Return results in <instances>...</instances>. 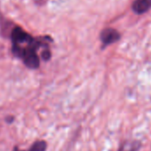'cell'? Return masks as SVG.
Wrapping results in <instances>:
<instances>
[{
    "label": "cell",
    "mask_w": 151,
    "mask_h": 151,
    "mask_svg": "<svg viewBox=\"0 0 151 151\" xmlns=\"http://www.w3.org/2000/svg\"><path fill=\"white\" fill-rule=\"evenodd\" d=\"M121 37L120 33L115 29H105L101 33V40L104 45H109L117 42Z\"/></svg>",
    "instance_id": "cell-1"
},
{
    "label": "cell",
    "mask_w": 151,
    "mask_h": 151,
    "mask_svg": "<svg viewBox=\"0 0 151 151\" xmlns=\"http://www.w3.org/2000/svg\"><path fill=\"white\" fill-rule=\"evenodd\" d=\"M12 40L14 45H20L22 43L30 44L33 41V38L23 29L17 27L12 32Z\"/></svg>",
    "instance_id": "cell-2"
},
{
    "label": "cell",
    "mask_w": 151,
    "mask_h": 151,
    "mask_svg": "<svg viewBox=\"0 0 151 151\" xmlns=\"http://www.w3.org/2000/svg\"><path fill=\"white\" fill-rule=\"evenodd\" d=\"M151 8V0H135L132 4V10L136 14H143Z\"/></svg>",
    "instance_id": "cell-3"
},
{
    "label": "cell",
    "mask_w": 151,
    "mask_h": 151,
    "mask_svg": "<svg viewBox=\"0 0 151 151\" xmlns=\"http://www.w3.org/2000/svg\"><path fill=\"white\" fill-rule=\"evenodd\" d=\"M141 143L139 140L124 141L119 148V151H139Z\"/></svg>",
    "instance_id": "cell-4"
},
{
    "label": "cell",
    "mask_w": 151,
    "mask_h": 151,
    "mask_svg": "<svg viewBox=\"0 0 151 151\" xmlns=\"http://www.w3.org/2000/svg\"><path fill=\"white\" fill-rule=\"evenodd\" d=\"M47 147V144L45 140H37L33 143L29 150H22L18 147H14L13 151H45Z\"/></svg>",
    "instance_id": "cell-5"
},
{
    "label": "cell",
    "mask_w": 151,
    "mask_h": 151,
    "mask_svg": "<svg viewBox=\"0 0 151 151\" xmlns=\"http://www.w3.org/2000/svg\"><path fill=\"white\" fill-rule=\"evenodd\" d=\"M50 57H51V52H50L48 50L44 51V52H42V58H43V60H48L50 59Z\"/></svg>",
    "instance_id": "cell-6"
}]
</instances>
